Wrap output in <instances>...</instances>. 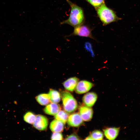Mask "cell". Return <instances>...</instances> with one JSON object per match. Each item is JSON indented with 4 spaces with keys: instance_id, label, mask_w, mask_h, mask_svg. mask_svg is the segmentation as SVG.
I'll use <instances>...</instances> for the list:
<instances>
[{
    "instance_id": "cell-1",
    "label": "cell",
    "mask_w": 140,
    "mask_h": 140,
    "mask_svg": "<svg viewBox=\"0 0 140 140\" xmlns=\"http://www.w3.org/2000/svg\"><path fill=\"white\" fill-rule=\"evenodd\" d=\"M66 1L71 7L70 12L68 18L60 24H67L75 27L83 24L85 18L82 8L69 0Z\"/></svg>"
},
{
    "instance_id": "cell-2",
    "label": "cell",
    "mask_w": 140,
    "mask_h": 140,
    "mask_svg": "<svg viewBox=\"0 0 140 140\" xmlns=\"http://www.w3.org/2000/svg\"><path fill=\"white\" fill-rule=\"evenodd\" d=\"M96 10L98 17L104 25L122 19L117 16L114 11L108 7L105 3Z\"/></svg>"
},
{
    "instance_id": "cell-3",
    "label": "cell",
    "mask_w": 140,
    "mask_h": 140,
    "mask_svg": "<svg viewBox=\"0 0 140 140\" xmlns=\"http://www.w3.org/2000/svg\"><path fill=\"white\" fill-rule=\"evenodd\" d=\"M63 107L64 110L68 113L75 111L78 107V103L72 94L67 91H62L61 94Z\"/></svg>"
},
{
    "instance_id": "cell-4",
    "label": "cell",
    "mask_w": 140,
    "mask_h": 140,
    "mask_svg": "<svg viewBox=\"0 0 140 140\" xmlns=\"http://www.w3.org/2000/svg\"><path fill=\"white\" fill-rule=\"evenodd\" d=\"M92 30L89 26L83 24L74 27L73 31L70 36H77L95 39L92 33Z\"/></svg>"
},
{
    "instance_id": "cell-5",
    "label": "cell",
    "mask_w": 140,
    "mask_h": 140,
    "mask_svg": "<svg viewBox=\"0 0 140 140\" xmlns=\"http://www.w3.org/2000/svg\"><path fill=\"white\" fill-rule=\"evenodd\" d=\"M48 124V120L46 116L38 115L36 116L33 126L39 130L43 131L46 129Z\"/></svg>"
},
{
    "instance_id": "cell-6",
    "label": "cell",
    "mask_w": 140,
    "mask_h": 140,
    "mask_svg": "<svg viewBox=\"0 0 140 140\" xmlns=\"http://www.w3.org/2000/svg\"><path fill=\"white\" fill-rule=\"evenodd\" d=\"M92 83L86 80H82L78 82L75 88L76 92L82 94L89 91L93 86Z\"/></svg>"
},
{
    "instance_id": "cell-7",
    "label": "cell",
    "mask_w": 140,
    "mask_h": 140,
    "mask_svg": "<svg viewBox=\"0 0 140 140\" xmlns=\"http://www.w3.org/2000/svg\"><path fill=\"white\" fill-rule=\"evenodd\" d=\"M79 112L83 121H89L92 118L93 111L91 107L85 105L81 106L79 108Z\"/></svg>"
},
{
    "instance_id": "cell-8",
    "label": "cell",
    "mask_w": 140,
    "mask_h": 140,
    "mask_svg": "<svg viewBox=\"0 0 140 140\" xmlns=\"http://www.w3.org/2000/svg\"><path fill=\"white\" fill-rule=\"evenodd\" d=\"M83 120L79 113H75L69 116L67 121L68 124L70 126L78 127L83 123Z\"/></svg>"
},
{
    "instance_id": "cell-9",
    "label": "cell",
    "mask_w": 140,
    "mask_h": 140,
    "mask_svg": "<svg viewBox=\"0 0 140 140\" xmlns=\"http://www.w3.org/2000/svg\"><path fill=\"white\" fill-rule=\"evenodd\" d=\"M97 98V94L94 92H89L85 94L82 98V101L84 105L91 107L95 104Z\"/></svg>"
},
{
    "instance_id": "cell-10",
    "label": "cell",
    "mask_w": 140,
    "mask_h": 140,
    "mask_svg": "<svg viewBox=\"0 0 140 140\" xmlns=\"http://www.w3.org/2000/svg\"><path fill=\"white\" fill-rule=\"evenodd\" d=\"M120 131V127H110L103 130L106 137L109 140L115 139L118 136Z\"/></svg>"
},
{
    "instance_id": "cell-11",
    "label": "cell",
    "mask_w": 140,
    "mask_h": 140,
    "mask_svg": "<svg viewBox=\"0 0 140 140\" xmlns=\"http://www.w3.org/2000/svg\"><path fill=\"white\" fill-rule=\"evenodd\" d=\"M79 79L76 77L70 78L65 81L63 85L67 90L72 92L75 89Z\"/></svg>"
},
{
    "instance_id": "cell-12",
    "label": "cell",
    "mask_w": 140,
    "mask_h": 140,
    "mask_svg": "<svg viewBox=\"0 0 140 140\" xmlns=\"http://www.w3.org/2000/svg\"><path fill=\"white\" fill-rule=\"evenodd\" d=\"M61 109V108L59 104L52 103L47 105L44 109V111L47 114L55 115Z\"/></svg>"
},
{
    "instance_id": "cell-13",
    "label": "cell",
    "mask_w": 140,
    "mask_h": 140,
    "mask_svg": "<svg viewBox=\"0 0 140 140\" xmlns=\"http://www.w3.org/2000/svg\"><path fill=\"white\" fill-rule=\"evenodd\" d=\"M64 124L61 122L55 119L51 123L50 127L53 132H60L63 130Z\"/></svg>"
},
{
    "instance_id": "cell-14",
    "label": "cell",
    "mask_w": 140,
    "mask_h": 140,
    "mask_svg": "<svg viewBox=\"0 0 140 140\" xmlns=\"http://www.w3.org/2000/svg\"><path fill=\"white\" fill-rule=\"evenodd\" d=\"M48 94L52 103H57L60 101L61 96L60 93L57 90L50 89Z\"/></svg>"
},
{
    "instance_id": "cell-15",
    "label": "cell",
    "mask_w": 140,
    "mask_h": 140,
    "mask_svg": "<svg viewBox=\"0 0 140 140\" xmlns=\"http://www.w3.org/2000/svg\"><path fill=\"white\" fill-rule=\"evenodd\" d=\"M36 98L37 101L42 105H47L51 102L48 94H40L37 96Z\"/></svg>"
},
{
    "instance_id": "cell-16",
    "label": "cell",
    "mask_w": 140,
    "mask_h": 140,
    "mask_svg": "<svg viewBox=\"0 0 140 140\" xmlns=\"http://www.w3.org/2000/svg\"><path fill=\"white\" fill-rule=\"evenodd\" d=\"M69 114L65 111L60 110L55 115L54 118L65 124L67 122L69 117Z\"/></svg>"
},
{
    "instance_id": "cell-17",
    "label": "cell",
    "mask_w": 140,
    "mask_h": 140,
    "mask_svg": "<svg viewBox=\"0 0 140 140\" xmlns=\"http://www.w3.org/2000/svg\"><path fill=\"white\" fill-rule=\"evenodd\" d=\"M89 136L92 140H101L103 139V134L101 131L95 130L91 132Z\"/></svg>"
},
{
    "instance_id": "cell-18",
    "label": "cell",
    "mask_w": 140,
    "mask_h": 140,
    "mask_svg": "<svg viewBox=\"0 0 140 140\" xmlns=\"http://www.w3.org/2000/svg\"><path fill=\"white\" fill-rule=\"evenodd\" d=\"M36 116L31 112L26 113L23 116V119L26 122L30 124H33L35 119Z\"/></svg>"
},
{
    "instance_id": "cell-19",
    "label": "cell",
    "mask_w": 140,
    "mask_h": 140,
    "mask_svg": "<svg viewBox=\"0 0 140 140\" xmlns=\"http://www.w3.org/2000/svg\"><path fill=\"white\" fill-rule=\"evenodd\" d=\"M90 4L95 9L104 3L105 0H85Z\"/></svg>"
},
{
    "instance_id": "cell-20",
    "label": "cell",
    "mask_w": 140,
    "mask_h": 140,
    "mask_svg": "<svg viewBox=\"0 0 140 140\" xmlns=\"http://www.w3.org/2000/svg\"><path fill=\"white\" fill-rule=\"evenodd\" d=\"M51 139L52 140H62L63 137L62 134L60 132H54L52 135Z\"/></svg>"
},
{
    "instance_id": "cell-21",
    "label": "cell",
    "mask_w": 140,
    "mask_h": 140,
    "mask_svg": "<svg viewBox=\"0 0 140 140\" xmlns=\"http://www.w3.org/2000/svg\"><path fill=\"white\" fill-rule=\"evenodd\" d=\"M65 139L79 140L81 139L76 134H72L67 136Z\"/></svg>"
},
{
    "instance_id": "cell-22",
    "label": "cell",
    "mask_w": 140,
    "mask_h": 140,
    "mask_svg": "<svg viewBox=\"0 0 140 140\" xmlns=\"http://www.w3.org/2000/svg\"><path fill=\"white\" fill-rule=\"evenodd\" d=\"M85 46L87 50H88L89 51H90V52H91V53H92V54H93V51L92 48V46L91 44L89 43H86L85 44Z\"/></svg>"
}]
</instances>
